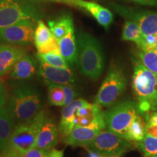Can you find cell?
I'll list each match as a JSON object with an SVG mask.
<instances>
[{
  "mask_svg": "<svg viewBox=\"0 0 157 157\" xmlns=\"http://www.w3.org/2000/svg\"><path fill=\"white\" fill-rule=\"evenodd\" d=\"M105 119L108 129L126 140L137 143L146 135V119L137 102H119L105 112Z\"/></svg>",
  "mask_w": 157,
  "mask_h": 157,
  "instance_id": "cell-1",
  "label": "cell"
},
{
  "mask_svg": "<svg viewBox=\"0 0 157 157\" xmlns=\"http://www.w3.org/2000/svg\"><path fill=\"white\" fill-rule=\"evenodd\" d=\"M44 97L35 86L27 83L17 84L13 89L7 109L13 120L24 122L44 109Z\"/></svg>",
  "mask_w": 157,
  "mask_h": 157,
  "instance_id": "cell-2",
  "label": "cell"
},
{
  "mask_svg": "<svg viewBox=\"0 0 157 157\" xmlns=\"http://www.w3.org/2000/svg\"><path fill=\"white\" fill-rule=\"evenodd\" d=\"M77 44V64L80 72L95 81L101 77L105 66L103 48L95 37L89 33L78 31L76 35Z\"/></svg>",
  "mask_w": 157,
  "mask_h": 157,
  "instance_id": "cell-3",
  "label": "cell"
},
{
  "mask_svg": "<svg viewBox=\"0 0 157 157\" xmlns=\"http://www.w3.org/2000/svg\"><path fill=\"white\" fill-rule=\"evenodd\" d=\"M47 118L48 113L43 109L30 120L15 125L7 146L2 151L1 157H22L34 148L37 135Z\"/></svg>",
  "mask_w": 157,
  "mask_h": 157,
  "instance_id": "cell-4",
  "label": "cell"
},
{
  "mask_svg": "<svg viewBox=\"0 0 157 157\" xmlns=\"http://www.w3.org/2000/svg\"><path fill=\"white\" fill-rule=\"evenodd\" d=\"M132 90L144 117L157 111V76L139 60L134 61Z\"/></svg>",
  "mask_w": 157,
  "mask_h": 157,
  "instance_id": "cell-5",
  "label": "cell"
},
{
  "mask_svg": "<svg viewBox=\"0 0 157 157\" xmlns=\"http://www.w3.org/2000/svg\"><path fill=\"white\" fill-rule=\"evenodd\" d=\"M44 16L40 0H0V29L21 21L38 22Z\"/></svg>",
  "mask_w": 157,
  "mask_h": 157,
  "instance_id": "cell-6",
  "label": "cell"
},
{
  "mask_svg": "<svg viewBox=\"0 0 157 157\" xmlns=\"http://www.w3.org/2000/svg\"><path fill=\"white\" fill-rule=\"evenodd\" d=\"M126 87L127 78L122 68L117 63H112L96 95V103L101 107H111L124 93Z\"/></svg>",
  "mask_w": 157,
  "mask_h": 157,
  "instance_id": "cell-7",
  "label": "cell"
},
{
  "mask_svg": "<svg viewBox=\"0 0 157 157\" xmlns=\"http://www.w3.org/2000/svg\"><path fill=\"white\" fill-rule=\"evenodd\" d=\"M93 151L103 156H120L131 150L133 147L132 141L123 138L111 130H101L90 145Z\"/></svg>",
  "mask_w": 157,
  "mask_h": 157,
  "instance_id": "cell-8",
  "label": "cell"
},
{
  "mask_svg": "<svg viewBox=\"0 0 157 157\" xmlns=\"http://www.w3.org/2000/svg\"><path fill=\"white\" fill-rule=\"evenodd\" d=\"M111 7L125 19L135 21L143 36L157 37V12L137 10L117 4H112Z\"/></svg>",
  "mask_w": 157,
  "mask_h": 157,
  "instance_id": "cell-9",
  "label": "cell"
},
{
  "mask_svg": "<svg viewBox=\"0 0 157 157\" xmlns=\"http://www.w3.org/2000/svg\"><path fill=\"white\" fill-rule=\"evenodd\" d=\"M36 25V21H25L0 29V40L16 46L32 44Z\"/></svg>",
  "mask_w": 157,
  "mask_h": 157,
  "instance_id": "cell-10",
  "label": "cell"
},
{
  "mask_svg": "<svg viewBox=\"0 0 157 157\" xmlns=\"http://www.w3.org/2000/svg\"><path fill=\"white\" fill-rule=\"evenodd\" d=\"M39 74L45 84H74L76 76L70 68H62L52 66L38 58Z\"/></svg>",
  "mask_w": 157,
  "mask_h": 157,
  "instance_id": "cell-11",
  "label": "cell"
},
{
  "mask_svg": "<svg viewBox=\"0 0 157 157\" xmlns=\"http://www.w3.org/2000/svg\"><path fill=\"white\" fill-rule=\"evenodd\" d=\"M76 126L87 127L103 130L106 126L105 113L98 103H88L76 111ZM75 126V127H76Z\"/></svg>",
  "mask_w": 157,
  "mask_h": 157,
  "instance_id": "cell-12",
  "label": "cell"
},
{
  "mask_svg": "<svg viewBox=\"0 0 157 157\" xmlns=\"http://www.w3.org/2000/svg\"><path fill=\"white\" fill-rule=\"evenodd\" d=\"M27 54V50L16 45H0V76L11 71L17 62Z\"/></svg>",
  "mask_w": 157,
  "mask_h": 157,
  "instance_id": "cell-13",
  "label": "cell"
},
{
  "mask_svg": "<svg viewBox=\"0 0 157 157\" xmlns=\"http://www.w3.org/2000/svg\"><path fill=\"white\" fill-rule=\"evenodd\" d=\"M58 129L56 121L47 118L37 135L34 148L47 151L53 148L58 142Z\"/></svg>",
  "mask_w": 157,
  "mask_h": 157,
  "instance_id": "cell-14",
  "label": "cell"
},
{
  "mask_svg": "<svg viewBox=\"0 0 157 157\" xmlns=\"http://www.w3.org/2000/svg\"><path fill=\"white\" fill-rule=\"evenodd\" d=\"M87 101L79 98L66 105L61 111V119L59 124V131L63 137H66L76 126V111L78 109L87 105Z\"/></svg>",
  "mask_w": 157,
  "mask_h": 157,
  "instance_id": "cell-15",
  "label": "cell"
},
{
  "mask_svg": "<svg viewBox=\"0 0 157 157\" xmlns=\"http://www.w3.org/2000/svg\"><path fill=\"white\" fill-rule=\"evenodd\" d=\"M38 59L25 54L15 65L10 72V78L17 81H25L34 78L39 71Z\"/></svg>",
  "mask_w": 157,
  "mask_h": 157,
  "instance_id": "cell-16",
  "label": "cell"
},
{
  "mask_svg": "<svg viewBox=\"0 0 157 157\" xmlns=\"http://www.w3.org/2000/svg\"><path fill=\"white\" fill-rule=\"evenodd\" d=\"M101 131L91 127L76 126L69 134L63 137V142L68 146H89Z\"/></svg>",
  "mask_w": 157,
  "mask_h": 157,
  "instance_id": "cell-17",
  "label": "cell"
},
{
  "mask_svg": "<svg viewBox=\"0 0 157 157\" xmlns=\"http://www.w3.org/2000/svg\"><path fill=\"white\" fill-rule=\"evenodd\" d=\"M79 6L81 10L88 12L105 30L109 29L113 21V15L109 9L104 7L95 2L80 0Z\"/></svg>",
  "mask_w": 157,
  "mask_h": 157,
  "instance_id": "cell-18",
  "label": "cell"
},
{
  "mask_svg": "<svg viewBox=\"0 0 157 157\" xmlns=\"http://www.w3.org/2000/svg\"><path fill=\"white\" fill-rule=\"evenodd\" d=\"M60 42V53L70 67L77 63V44L74 29H71L61 39Z\"/></svg>",
  "mask_w": 157,
  "mask_h": 157,
  "instance_id": "cell-19",
  "label": "cell"
},
{
  "mask_svg": "<svg viewBox=\"0 0 157 157\" xmlns=\"http://www.w3.org/2000/svg\"><path fill=\"white\" fill-rule=\"evenodd\" d=\"M48 25L52 35L58 40L74 29L73 17L69 14H63L56 18L49 20Z\"/></svg>",
  "mask_w": 157,
  "mask_h": 157,
  "instance_id": "cell-20",
  "label": "cell"
},
{
  "mask_svg": "<svg viewBox=\"0 0 157 157\" xmlns=\"http://www.w3.org/2000/svg\"><path fill=\"white\" fill-rule=\"evenodd\" d=\"M15 121L10 114L7 108L3 107L0 109V150L7 146L14 130Z\"/></svg>",
  "mask_w": 157,
  "mask_h": 157,
  "instance_id": "cell-21",
  "label": "cell"
},
{
  "mask_svg": "<svg viewBox=\"0 0 157 157\" xmlns=\"http://www.w3.org/2000/svg\"><path fill=\"white\" fill-rule=\"evenodd\" d=\"M121 39L124 41L135 42L139 49L145 48L143 35L137 23L132 20L125 19L121 33Z\"/></svg>",
  "mask_w": 157,
  "mask_h": 157,
  "instance_id": "cell-22",
  "label": "cell"
},
{
  "mask_svg": "<svg viewBox=\"0 0 157 157\" xmlns=\"http://www.w3.org/2000/svg\"><path fill=\"white\" fill-rule=\"evenodd\" d=\"M137 56L138 60L157 76V48L139 49Z\"/></svg>",
  "mask_w": 157,
  "mask_h": 157,
  "instance_id": "cell-23",
  "label": "cell"
},
{
  "mask_svg": "<svg viewBox=\"0 0 157 157\" xmlns=\"http://www.w3.org/2000/svg\"><path fill=\"white\" fill-rule=\"evenodd\" d=\"M53 36L50 29L44 24L42 20H39L34 31V42L36 48L42 46V44L48 42Z\"/></svg>",
  "mask_w": 157,
  "mask_h": 157,
  "instance_id": "cell-24",
  "label": "cell"
},
{
  "mask_svg": "<svg viewBox=\"0 0 157 157\" xmlns=\"http://www.w3.org/2000/svg\"><path fill=\"white\" fill-rule=\"evenodd\" d=\"M135 143L145 157L157 154V137L146 134L143 140Z\"/></svg>",
  "mask_w": 157,
  "mask_h": 157,
  "instance_id": "cell-25",
  "label": "cell"
},
{
  "mask_svg": "<svg viewBox=\"0 0 157 157\" xmlns=\"http://www.w3.org/2000/svg\"><path fill=\"white\" fill-rule=\"evenodd\" d=\"M48 101L51 105L63 106L65 105V95L62 85L60 84H49Z\"/></svg>",
  "mask_w": 157,
  "mask_h": 157,
  "instance_id": "cell-26",
  "label": "cell"
},
{
  "mask_svg": "<svg viewBox=\"0 0 157 157\" xmlns=\"http://www.w3.org/2000/svg\"><path fill=\"white\" fill-rule=\"evenodd\" d=\"M36 58L41 60H44L47 63L51 65L52 66H56V67H62V68H71L67 62L65 60L60 54L53 53V52H50V53H37Z\"/></svg>",
  "mask_w": 157,
  "mask_h": 157,
  "instance_id": "cell-27",
  "label": "cell"
},
{
  "mask_svg": "<svg viewBox=\"0 0 157 157\" xmlns=\"http://www.w3.org/2000/svg\"><path fill=\"white\" fill-rule=\"evenodd\" d=\"M38 53H50V52H53V53H60V42L56 37L54 36H52L50 40L45 44H42V46L37 48Z\"/></svg>",
  "mask_w": 157,
  "mask_h": 157,
  "instance_id": "cell-28",
  "label": "cell"
},
{
  "mask_svg": "<svg viewBox=\"0 0 157 157\" xmlns=\"http://www.w3.org/2000/svg\"><path fill=\"white\" fill-rule=\"evenodd\" d=\"M62 87L65 95V105H66L74 101V98L77 95V93L76 88L74 87V84H65L62 85Z\"/></svg>",
  "mask_w": 157,
  "mask_h": 157,
  "instance_id": "cell-29",
  "label": "cell"
},
{
  "mask_svg": "<svg viewBox=\"0 0 157 157\" xmlns=\"http://www.w3.org/2000/svg\"><path fill=\"white\" fill-rule=\"evenodd\" d=\"M50 151L43 150V149L32 148L28 151L22 157H47Z\"/></svg>",
  "mask_w": 157,
  "mask_h": 157,
  "instance_id": "cell-30",
  "label": "cell"
},
{
  "mask_svg": "<svg viewBox=\"0 0 157 157\" xmlns=\"http://www.w3.org/2000/svg\"><path fill=\"white\" fill-rule=\"evenodd\" d=\"M42 1H48L51 2L66 4V5H69L71 7H74L78 10H81L79 6L80 0H42Z\"/></svg>",
  "mask_w": 157,
  "mask_h": 157,
  "instance_id": "cell-31",
  "label": "cell"
},
{
  "mask_svg": "<svg viewBox=\"0 0 157 157\" xmlns=\"http://www.w3.org/2000/svg\"><path fill=\"white\" fill-rule=\"evenodd\" d=\"M146 124L156 125L157 126V111L145 117Z\"/></svg>",
  "mask_w": 157,
  "mask_h": 157,
  "instance_id": "cell-32",
  "label": "cell"
},
{
  "mask_svg": "<svg viewBox=\"0 0 157 157\" xmlns=\"http://www.w3.org/2000/svg\"><path fill=\"white\" fill-rule=\"evenodd\" d=\"M7 101V94L3 84L0 83V109L5 107Z\"/></svg>",
  "mask_w": 157,
  "mask_h": 157,
  "instance_id": "cell-33",
  "label": "cell"
},
{
  "mask_svg": "<svg viewBox=\"0 0 157 157\" xmlns=\"http://www.w3.org/2000/svg\"><path fill=\"white\" fill-rule=\"evenodd\" d=\"M133 2L139 5L151 6V7H157V0H131Z\"/></svg>",
  "mask_w": 157,
  "mask_h": 157,
  "instance_id": "cell-34",
  "label": "cell"
},
{
  "mask_svg": "<svg viewBox=\"0 0 157 157\" xmlns=\"http://www.w3.org/2000/svg\"><path fill=\"white\" fill-rule=\"evenodd\" d=\"M146 134L157 137V126L156 125L146 124Z\"/></svg>",
  "mask_w": 157,
  "mask_h": 157,
  "instance_id": "cell-35",
  "label": "cell"
},
{
  "mask_svg": "<svg viewBox=\"0 0 157 157\" xmlns=\"http://www.w3.org/2000/svg\"><path fill=\"white\" fill-rule=\"evenodd\" d=\"M47 157H63V151L52 148L50 150Z\"/></svg>",
  "mask_w": 157,
  "mask_h": 157,
  "instance_id": "cell-36",
  "label": "cell"
},
{
  "mask_svg": "<svg viewBox=\"0 0 157 157\" xmlns=\"http://www.w3.org/2000/svg\"><path fill=\"white\" fill-rule=\"evenodd\" d=\"M148 157H157V154H154V155H152V156H148Z\"/></svg>",
  "mask_w": 157,
  "mask_h": 157,
  "instance_id": "cell-37",
  "label": "cell"
},
{
  "mask_svg": "<svg viewBox=\"0 0 157 157\" xmlns=\"http://www.w3.org/2000/svg\"><path fill=\"white\" fill-rule=\"evenodd\" d=\"M2 151L0 150V157H1V156H2Z\"/></svg>",
  "mask_w": 157,
  "mask_h": 157,
  "instance_id": "cell-38",
  "label": "cell"
},
{
  "mask_svg": "<svg viewBox=\"0 0 157 157\" xmlns=\"http://www.w3.org/2000/svg\"><path fill=\"white\" fill-rule=\"evenodd\" d=\"M100 157H106V156H100Z\"/></svg>",
  "mask_w": 157,
  "mask_h": 157,
  "instance_id": "cell-39",
  "label": "cell"
},
{
  "mask_svg": "<svg viewBox=\"0 0 157 157\" xmlns=\"http://www.w3.org/2000/svg\"><path fill=\"white\" fill-rule=\"evenodd\" d=\"M114 157H119V156H114Z\"/></svg>",
  "mask_w": 157,
  "mask_h": 157,
  "instance_id": "cell-40",
  "label": "cell"
}]
</instances>
